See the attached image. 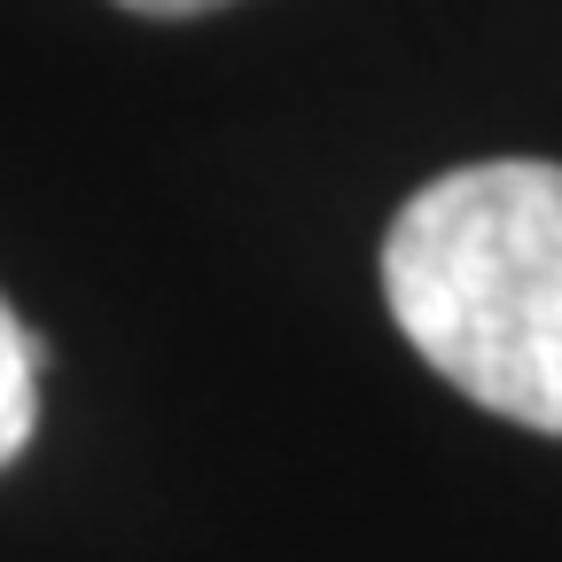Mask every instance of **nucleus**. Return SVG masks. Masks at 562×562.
<instances>
[{
	"label": "nucleus",
	"mask_w": 562,
	"mask_h": 562,
	"mask_svg": "<svg viewBox=\"0 0 562 562\" xmlns=\"http://www.w3.org/2000/svg\"><path fill=\"white\" fill-rule=\"evenodd\" d=\"M133 16H203V9H227V0H117Z\"/></svg>",
	"instance_id": "3"
},
{
	"label": "nucleus",
	"mask_w": 562,
	"mask_h": 562,
	"mask_svg": "<svg viewBox=\"0 0 562 562\" xmlns=\"http://www.w3.org/2000/svg\"><path fill=\"white\" fill-rule=\"evenodd\" d=\"M32 422H40V344L24 336L16 305L0 297V469L32 446Z\"/></svg>",
	"instance_id": "2"
},
{
	"label": "nucleus",
	"mask_w": 562,
	"mask_h": 562,
	"mask_svg": "<svg viewBox=\"0 0 562 562\" xmlns=\"http://www.w3.org/2000/svg\"><path fill=\"white\" fill-rule=\"evenodd\" d=\"M383 305L461 398L562 438V165L492 157L414 188Z\"/></svg>",
	"instance_id": "1"
}]
</instances>
